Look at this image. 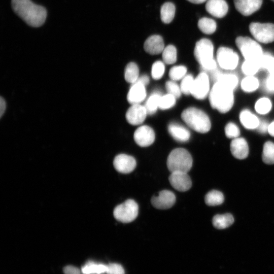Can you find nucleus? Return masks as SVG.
<instances>
[{
  "label": "nucleus",
  "mask_w": 274,
  "mask_h": 274,
  "mask_svg": "<svg viewBox=\"0 0 274 274\" xmlns=\"http://www.w3.org/2000/svg\"><path fill=\"white\" fill-rule=\"evenodd\" d=\"M11 5L15 13L30 26L40 27L45 21L46 9L31 0H12Z\"/></svg>",
  "instance_id": "nucleus-1"
},
{
  "label": "nucleus",
  "mask_w": 274,
  "mask_h": 274,
  "mask_svg": "<svg viewBox=\"0 0 274 274\" xmlns=\"http://www.w3.org/2000/svg\"><path fill=\"white\" fill-rule=\"evenodd\" d=\"M232 89L216 82L209 94V100L212 107L221 113L228 112L234 102Z\"/></svg>",
  "instance_id": "nucleus-2"
},
{
  "label": "nucleus",
  "mask_w": 274,
  "mask_h": 274,
  "mask_svg": "<svg viewBox=\"0 0 274 274\" xmlns=\"http://www.w3.org/2000/svg\"><path fill=\"white\" fill-rule=\"evenodd\" d=\"M181 118L187 125L197 132L206 133L211 128V121L208 115L196 108L190 107L184 110Z\"/></svg>",
  "instance_id": "nucleus-3"
},
{
  "label": "nucleus",
  "mask_w": 274,
  "mask_h": 274,
  "mask_svg": "<svg viewBox=\"0 0 274 274\" xmlns=\"http://www.w3.org/2000/svg\"><path fill=\"white\" fill-rule=\"evenodd\" d=\"M214 46L209 39L203 38L196 43L194 55L202 69L212 71L216 69L217 63L213 58Z\"/></svg>",
  "instance_id": "nucleus-4"
},
{
  "label": "nucleus",
  "mask_w": 274,
  "mask_h": 274,
  "mask_svg": "<svg viewBox=\"0 0 274 274\" xmlns=\"http://www.w3.org/2000/svg\"><path fill=\"white\" fill-rule=\"evenodd\" d=\"M192 158L189 152L184 148H177L171 151L167 159V166L172 172L188 173L192 166Z\"/></svg>",
  "instance_id": "nucleus-5"
},
{
  "label": "nucleus",
  "mask_w": 274,
  "mask_h": 274,
  "mask_svg": "<svg viewBox=\"0 0 274 274\" xmlns=\"http://www.w3.org/2000/svg\"><path fill=\"white\" fill-rule=\"evenodd\" d=\"M235 44L245 60L259 61L263 54L261 46L249 37H238Z\"/></svg>",
  "instance_id": "nucleus-6"
},
{
  "label": "nucleus",
  "mask_w": 274,
  "mask_h": 274,
  "mask_svg": "<svg viewBox=\"0 0 274 274\" xmlns=\"http://www.w3.org/2000/svg\"><path fill=\"white\" fill-rule=\"evenodd\" d=\"M138 213L139 207L137 203L133 199H128L115 207L113 215L117 220L127 223L135 220Z\"/></svg>",
  "instance_id": "nucleus-7"
},
{
  "label": "nucleus",
  "mask_w": 274,
  "mask_h": 274,
  "mask_svg": "<svg viewBox=\"0 0 274 274\" xmlns=\"http://www.w3.org/2000/svg\"><path fill=\"white\" fill-rule=\"evenodd\" d=\"M249 30L253 37L258 42L267 44L274 41V24L252 22Z\"/></svg>",
  "instance_id": "nucleus-8"
},
{
  "label": "nucleus",
  "mask_w": 274,
  "mask_h": 274,
  "mask_svg": "<svg viewBox=\"0 0 274 274\" xmlns=\"http://www.w3.org/2000/svg\"><path fill=\"white\" fill-rule=\"evenodd\" d=\"M238 56L232 49L221 47L217 52V60L220 66L225 70H234L238 62Z\"/></svg>",
  "instance_id": "nucleus-9"
},
{
  "label": "nucleus",
  "mask_w": 274,
  "mask_h": 274,
  "mask_svg": "<svg viewBox=\"0 0 274 274\" xmlns=\"http://www.w3.org/2000/svg\"><path fill=\"white\" fill-rule=\"evenodd\" d=\"M210 81L206 72H201L194 79L191 94L195 98L202 99L208 95Z\"/></svg>",
  "instance_id": "nucleus-10"
},
{
  "label": "nucleus",
  "mask_w": 274,
  "mask_h": 274,
  "mask_svg": "<svg viewBox=\"0 0 274 274\" xmlns=\"http://www.w3.org/2000/svg\"><path fill=\"white\" fill-rule=\"evenodd\" d=\"M152 206L158 209L166 210L172 207L176 202L175 194L168 190L161 191L157 196H153L151 200Z\"/></svg>",
  "instance_id": "nucleus-11"
},
{
  "label": "nucleus",
  "mask_w": 274,
  "mask_h": 274,
  "mask_svg": "<svg viewBox=\"0 0 274 274\" xmlns=\"http://www.w3.org/2000/svg\"><path fill=\"white\" fill-rule=\"evenodd\" d=\"M168 180L170 185L179 191H186L191 187L192 182L187 173L182 172H172Z\"/></svg>",
  "instance_id": "nucleus-12"
},
{
  "label": "nucleus",
  "mask_w": 274,
  "mask_h": 274,
  "mask_svg": "<svg viewBox=\"0 0 274 274\" xmlns=\"http://www.w3.org/2000/svg\"><path fill=\"white\" fill-rule=\"evenodd\" d=\"M135 143L140 146L145 147L150 146L155 140V133L150 127L143 125L139 127L133 134Z\"/></svg>",
  "instance_id": "nucleus-13"
},
{
  "label": "nucleus",
  "mask_w": 274,
  "mask_h": 274,
  "mask_svg": "<svg viewBox=\"0 0 274 274\" xmlns=\"http://www.w3.org/2000/svg\"><path fill=\"white\" fill-rule=\"evenodd\" d=\"M113 165L118 172L128 174L134 169L136 162L133 157L125 154H120L115 157Z\"/></svg>",
  "instance_id": "nucleus-14"
},
{
  "label": "nucleus",
  "mask_w": 274,
  "mask_h": 274,
  "mask_svg": "<svg viewBox=\"0 0 274 274\" xmlns=\"http://www.w3.org/2000/svg\"><path fill=\"white\" fill-rule=\"evenodd\" d=\"M148 114L144 106L134 104L128 109L126 113V119L128 122L133 125L142 124Z\"/></svg>",
  "instance_id": "nucleus-15"
},
{
  "label": "nucleus",
  "mask_w": 274,
  "mask_h": 274,
  "mask_svg": "<svg viewBox=\"0 0 274 274\" xmlns=\"http://www.w3.org/2000/svg\"><path fill=\"white\" fill-rule=\"evenodd\" d=\"M236 10L244 16H250L261 7L263 0H234Z\"/></svg>",
  "instance_id": "nucleus-16"
},
{
  "label": "nucleus",
  "mask_w": 274,
  "mask_h": 274,
  "mask_svg": "<svg viewBox=\"0 0 274 274\" xmlns=\"http://www.w3.org/2000/svg\"><path fill=\"white\" fill-rule=\"evenodd\" d=\"M206 10L213 16L221 18L227 14L228 6L225 0H208L206 4Z\"/></svg>",
  "instance_id": "nucleus-17"
},
{
  "label": "nucleus",
  "mask_w": 274,
  "mask_h": 274,
  "mask_svg": "<svg viewBox=\"0 0 274 274\" xmlns=\"http://www.w3.org/2000/svg\"><path fill=\"white\" fill-rule=\"evenodd\" d=\"M146 91L145 86L136 81L132 84L128 92L127 99L131 105L140 104L146 98Z\"/></svg>",
  "instance_id": "nucleus-18"
},
{
  "label": "nucleus",
  "mask_w": 274,
  "mask_h": 274,
  "mask_svg": "<svg viewBox=\"0 0 274 274\" xmlns=\"http://www.w3.org/2000/svg\"><path fill=\"white\" fill-rule=\"evenodd\" d=\"M230 151L235 158L238 159H245L249 154L247 141L243 138L233 139L230 143Z\"/></svg>",
  "instance_id": "nucleus-19"
},
{
  "label": "nucleus",
  "mask_w": 274,
  "mask_h": 274,
  "mask_svg": "<svg viewBox=\"0 0 274 274\" xmlns=\"http://www.w3.org/2000/svg\"><path fill=\"white\" fill-rule=\"evenodd\" d=\"M144 48L150 54H160L164 49L163 39L159 35L151 36L145 41Z\"/></svg>",
  "instance_id": "nucleus-20"
},
{
  "label": "nucleus",
  "mask_w": 274,
  "mask_h": 274,
  "mask_svg": "<svg viewBox=\"0 0 274 274\" xmlns=\"http://www.w3.org/2000/svg\"><path fill=\"white\" fill-rule=\"evenodd\" d=\"M167 128L170 135L178 142H186L190 139L189 131L179 124L171 123L168 125Z\"/></svg>",
  "instance_id": "nucleus-21"
},
{
  "label": "nucleus",
  "mask_w": 274,
  "mask_h": 274,
  "mask_svg": "<svg viewBox=\"0 0 274 274\" xmlns=\"http://www.w3.org/2000/svg\"><path fill=\"white\" fill-rule=\"evenodd\" d=\"M215 70L212 71V77L216 82H219L232 90L236 88L238 84V79L235 75L231 74H223Z\"/></svg>",
  "instance_id": "nucleus-22"
},
{
  "label": "nucleus",
  "mask_w": 274,
  "mask_h": 274,
  "mask_svg": "<svg viewBox=\"0 0 274 274\" xmlns=\"http://www.w3.org/2000/svg\"><path fill=\"white\" fill-rule=\"evenodd\" d=\"M239 120L243 125L249 129L257 128L260 122L258 118L249 110L241 112Z\"/></svg>",
  "instance_id": "nucleus-23"
},
{
  "label": "nucleus",
  "mask_w": 274,
  "mask_h": 274,
  "mask_svg": "<svg viewBox=\"0 0 274 274\" xmlns=\"http://www.w3.org/2000/svg\"><path fill=\"white\" fill-rule=\"evenodd\" d=\"M107 270V264L93 261H87L81 268L82 274H103L106 273Z\"/></svg>",
  "instance_id": "nucleus-24"
},
{
  "label": "nucleus",
  "mask_w": 274,
  "mask_h": 274,
  "mask_svg": "<svg viewBox=\"0 0 274 274\" xmlns=\"http://www.w3.org/2000/svg\"><path fill=\"white\" fill-rule=\"evenodd\" d=\"M234 222V218L230 214L216 215L214 216L212 223L213 226L219 229H224L231 226Z\"/></svg>",
  "instance_id": "nucleus-25"
},
{
  "label": "nucleus",
  "mask_w": 274,
  "mask_h": 274,
  "mask_svg": "<svg viewBox=\"0 0 274 274\" xmlns=\"http://www.w3.org/2000/svg\"><path fill=\"white\" fill-rule=\"evenodd\" d=\"M176 8L173 3L166 2L163 4L160 9V18L162 22L165 24L170 23L175 15Z\"/></svg>",
  "instance_id": "nucleus-26"
},
{
  "label": "nucleus",
  "mask_w": 274,
  "mask_h": 274,
  "mask_svg": "<svg viewBox=\"0 0 274 274\" xmlns=\"http://www.w3.org/2000/svg\"><path fill=\"white\" fill-rule=\"evenodd\" d=\"M197 25L202 32L207 35L213 33L217 27L216 22L213 19L207 17L200 18L198 21Z\"/></svg>",
  "instance_id": "nucleus-27"
},
{
  "label": "nucleus",
  "mask_w": 274,
  "mask_h": 274,
  "mask_svg": "<svg viewBox=\"0 0 274 274\" xmlns=\"http://www.w3.org/2000/svg\"><path fill=\"white\" fill-rule=\"evenodd\" d=\"M224 199V197L223 193L215 190L209 191L204 197L206 204L209 206L220 205L223 202Z\"/></svg>",
  "instance_id": "nucleus-28"
},
{
  "label": "nucleus",
  "mask_w": 274,
  "mask_h": 274,
  "mask_svg": "<svg viewBox=\"0 0 274 274\" xmlns=\"http://www.w3.org/2000/svg\"><path fill=\"white\" fill-rule=\"evenodd\" d=\"M139 70L134 62H130L126 66L124 71L125 80L131 84H133L139 79Z\"/></svg>",
  "instance_id": "nucleus-29"
},
{
  "label": "nucleus",
  "mask_w": 274,
  "mask_h": 274,
  "mask_svg": "<svg viewBox=\"0 0 274 274\" xmlns=\"http://www.w3.org/2000/svg\"><path fill=\"white\" fill-rule=\"evenodd\" d=\"M263 161L267 164H274V143L267 141L263 145L262 155Z\"/></svg>",
  "instance_id": "nucleus-30"
},
{
  "label": "nucleus",
  "mask_w": 274,
  "mask_h": 274,
  "mask_svg": "<svg viewBox=\"0 0 274 274\" xmlns=\"http://www.w3.org/2000/svg\"><path fill=\"white\" fill-rule=\"evenodd\" d=\"M161 96L159 92H154L148 98L144 106L148 114L152 115L156 112L157 108H159Z\"/></svg>",
  "instance_id": "nucleus-31"
},
{
  "label": "nucleus",
  "mask_w": 274,
  "mask_h": 274,
  "mask_svg": "<svg viewBox=\"0 0 274 274\" xmlns=\"http://www.w3.org/2000/svg\"><path fill=\"white\" fill-rule=\"evenodd\" d=\"M162 59L167 64L174 63L177 60V49L176 47L169 45L164 48L162 51Z\"/></svg>",
  "instance_id": "nucleus-32"
},
{
  "label": "nucleus",
  "mask_w": 274,
  "mask_h": 274,
  "mask_svg": "<svg viewBox=\"0 0 274 274\" xmlns=\"http://www.w3.org/2000/svg\"><path fill=\"white\" fill-rule=\"evenodd\" d=\"M258 86V80L253 76H248L241 82V87L246 92H253L256 90Z\"/></svg>",
  "instance_id": "nucleus-33"
},
{
  "label": "nucleus",
  "mask_w": 274,
  "mask_h": 274,
  "mask_svg": "<svg viewBox=\"0 0 274 274\" xmlns=\"http://www.w3.org/2000/svg\"><path fill=\"white\" fill-rule=\"evenodd\" d=\"M259 69L258 61L245 60L242 66V71L247 76H253Z\"/></svg>",
  "instance_id": "nucleus-34"
},
{
  "label": "nucleus",
  "mask_w": 274,
  "mask_h": 274,
  "mask_svg": "<svg viewBox=\"0 0 274 274\" xmlns=\"http://www.w3.org/2000/svg\"><path fill=\"white\" fill-rule=\"evenodd\" d=\"M271 106V102L268 98L262 97L257 101L255 109L259 114H266L270 111Z\"/></svg>",
  "instance_id": "nucleus-35"
},
{
  "label": "nucleus",
  "mask_w": 274,
  "mask_h": 274,
  "mask_svg": "<svg viewBox=\"0 0 274 274\" xmlns=\"http://www.w3.org/2000/svg\"><path fill=\"white\" fill-rule=\"evenodd\" d=\"M187 68L183 65L174 66L169 72V76L173 81H178L183 79L186 75Z\"/></svg>",
  "instance_id": "nucleus-36"
},
{
  "label": "nucleus",
  "mask_w": 274,
  "mask_h": 274,
  "mask_svg": "<svg viewBox=\"0 0 274 274\" xmlns=\"http://www.w3.org/2000/svg\"><path fill=\"white\" fill-rule=\"evenodd\" d=\"M194 80V79L190 74L186 75L182 79L180 88L183 93L186 95L191 94Z\"/></svg>",
  "instance_id": "nucleus-37"
},
{
  "label": "nucleus",
  "mask_w": 274,
  "mask_h": 274,
  "mask_svg": "<svg viewBox=\"0 0 274 274\" xmlns=\"http://www.w3.org/2000/svg\"><path fill=\"white\" fill-rule=\"evenodd\" d=\"M176 98L174 96L168 93L161 96L159 100V108L161 110L171 108L175 105Z\"/></svg>",
  "instance_id": "nucleus-38"
},
{
  "label": "nucleus",
  "mask_w": 274,
  "mask_h": 274,
  "mask_svg": "<svg viewBox=\"0 0 274 274\" xmlns=\"http://www.w3.org/2000/svg\"><path fill=\"white\" fill-rule=\"evenodd\" d=\"M165 66L163 62L158 60L155 62L152 67L151 74L152 78L155 80L160 79L163 75Z\"/></svg>",
  "instance_id": "nucleus-39"
},
{
  "label": "nucleus",
  "mask_w": 274,
  "mask_h": 274,
  "mask_svg": "<svg viewBox=\"0 0 274 274\" xmlns=\"http://www.w3.org/2000/svg\"><path fill=\"white\" fill-rule=\"evenodd\" d=\"M165 88L168 94L179 98L181 94L180 87L174 81H168L165 83Z\"/></svg>",
  "instance_id": "nucleus-40"
},
{
  "label": "nucleus",
  "mask_w": 274,
  "mask_h": 274,
  "mask_svg": "<svg viewBox=\"0 0 274 274\" xmlns=\"http://www.w3.org/2000/svg\"><path fill=\"white\" fill-rule=\"evenodd\" d=\"M225 132L226 136L229 139L238 138L240 134L238 127L234 123H228L225 127Z\"/></svg>",
  "instance_id": "nucleus-41"
},
{
  "label": "nucleus",
  "mask_w": 274,
  "mask_h": 274,
  "mask_svg": "<svg viewBox=\"0 0 274 274\" xmlns=\"http://www.w3.org/2000/svg\"><path fill=\"white\" fill-rule=\"evenodd\" d=\"M107 274H125L123 266L117 263H110L107 264Z\"/></svg>",
  "instance_id": "nucleus-42"
},
{
  "label": "nucleus",
  "mask_w": 274,
  "mask_h": 274,
  "mask_svg": "<svg viewBox=\"0 0 274 274\" xmlns=\"http://www.w3.org/2000/svg\"><path fill=\"white\" fill-rule=\"evenodd\" d=\"M273 56L269 54H263L259 60L260 69L267 70Z\"/></svg>",
  "instance_id": "nucleus-43"
},
{
  "label": "nucleus",
  "mask_w": 274,
  "mask_h": 274,
  "mask_svg": "<svg viewBox=\"0 0 274 274\" xmlns=\"http://www.w3.org/2000/svg\"><path fill=\"white\" fill-rule=\"evenodd\" d=\"M266 90L270 93H274V75L269 74L265 81Z\"/></svg>",
  "instance_id": "nucleus-44"
},
{
  "label": "nucleus",
  "mask_w": 274,
  "mask_h": 274,
  "mask_svg": "<svg viewBox=\"0 0 274 274\" xmlns=\"http://www.w3.org/2000/svg\"><path fill=\"white\" fill-rule=\"evenodd\" d=\"M63 272L64 274H81L80 271L77 267L73 265H67L63 268Z\"/></svg>",
  "instance_id": "nucleus-45"
},
{
  "label": "nucleus",
  "mask_w": 274,
  "mask_h": 274,
  "mask_svg": "<svg viewBox=\"0 0 274 274\" xmlns=\"http://www.w3.org/2000/svg\"><path fill=\"white\" fill-rule=\"evenodd\" d=\"M269 124L265 121H261L257 127L258 131L261 133H265L268 131Z\"/></svg>",
  "instance_id": "nucleus-46"
},
{
  "label": "nucleus",
  "mask_w": 274,
  "mask_h": 274,
  "mask_svg": "<svg viewBox=\"0 0 274 274\" xmlns=\"http://www.w3.org/2000/svg\"><path fill=\"white\" fill-rule=\"evenodd\" d=\"M6 108V104L5 99L1 97L0 98V116L2 117L5 111Z\"/></svg>",
  "instance_id": "nucleus-47"
},
{
  "label": "nucleus",
  "mask_w": 274,
  "mask_h": 274,
  "mask_svg": "<svg viewBox=\"0 0 274 274\" xmlns=\"http://www.w3.org/2000/svg\"><path fill=\"white\" fill-rule=\"evenodd\" d=\"M137 81L141 83L146 86L149 83V78L147 75H143L139 78Z\"/></svg>",
  "instance_id": "nucleus-48"
},
{
  "label": "nucleus",
  "mask_w": 274,
  "mask_h": 274,
  "mask_svg": "<svg viewBox=\"0 0 274 274\" xmlns=\"http://www.w3.org/2000/svg\"><path fill=\"white\" fill-rule=\"evenodd\" d=\"M267 70L269 72V74L274 75V57L271 59Z\"/></svg>",
  "instance_id": "nucleus-49"
},
{
  "label": "nucleus",
  "mask_w": 274,
  "mask_h": 274,
  "mask_svg": "<svg viewBox=\"0 0 274 274\" xmlns=\"http://www.w3.org/2000/svg\"><path fill=\"white\" fill-rule=\"evenodd\" d=\"M268 132L270 135L274 136V121L269 124Z\"/></svg>",
  "instance_id": "nucleus-50"
},
{
  "label": "nucleus",
  "mask_w": 274,
  "mask_h": 274,
  "mask_svg": "<svg viewBox=\"0 0 274 274\" xmlns=\"http://www.w3.org/2000/svg\"><path fill=\"white\" fill-rule=\"evenodd\" d=\"M190 3L195 4H200L205 2L207 0H187Z\"/></svg>",
  "instance_id": "nucleus-51"
},
{
  "label": "nucleus",
  "mask_w": 274,
  "mask_h": 274,
  "mask_svg": "<svg viewBox=\"0 0 274 274\" xmlns=\"http://www.w3.org/2000/svg\"><path fill=\"white\" fill-rule=\"evenodd\" d=\"M271 1H273L274 2V0H271Z\"/></svg>",
  "instance_id": "nucleus-52"
}]
</instances>
